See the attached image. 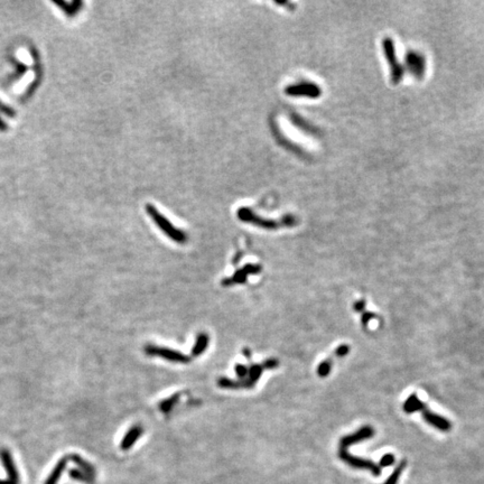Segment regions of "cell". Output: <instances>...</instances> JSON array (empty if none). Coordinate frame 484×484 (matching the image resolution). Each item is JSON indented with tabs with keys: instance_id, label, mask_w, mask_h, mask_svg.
I'll return each instance as SVG.
<instances>
[{
	"instance_id": "1f68e13d",
	"label": "cell",
	"mask_w": 484,
	"mask_h": 484,
	"mask_svg": "<svg viewBox=\"0 0 484 484\" xmlns=\"http://www.w3.org/2000/svg\"><path fill=\"white\" fill-rule=\"evenodd\" d=\"M0 484H12V483H10L8 480L5 481V480H2V478H0Z\"/></svg>"
},
{
	"instance_id": "3957f363",
	"label": "cell",
	"mask_w": 484,
	"mask_h": 484,
	"mask_svg": "<svg viewBox=\"0 0 484 484\" xmlns=\"http://www.w3.org/2000/svg\"><path fill=\"white\" fill-rule=\"evenodd\" d=\"M382 49H384L385 58L389 63L390 76H391L392 83L398 84L402 80V78H404L405 69L404 66L400 64L398 56H397L394 40H392L390 37H385L384 39H382Z\"/></svg>"
},
{
	"instance_id": "30bf717a",
	"label": "cell",
	"mask_w": 484,
	"mask_h": 484,
	"mask_svg": "<svg viewBox=\"0 0 484 484\" xmlns=\"http://www.w3.org/2000/svg\"><path fill=\"white\" fill-rule=\"evenodd\" d=\"M421 414H422V417H424V419H425L427 424H429L433 427H435V428H437L438 431L448 432L452 428V424H451L450 420L446 419L445 417L435 414L434 411L425 408L424 410L421 411Z\"/></svg>"
},
{
	"instance_id": "83f0119b",
	"label": "cell",
	"mask_w": 484,
	"mask_h": 484,
	"mask_svg": "<svg viewBox=\"0 0 484 484\" xmlns=\"http://www.w3.org/2000/svg\"><path fill=\"white\" fill-rule=\"evenodd\" d=\"M278 364H279L278 360H276V359H268V360H266V361H264V362H263L262 368H264V369H275V368H277Z\"/></svg>"
},
{
	"instance_id": "5b68a950",
	"label": "cell",
	"mask_w": 484,
	"mask_h": 484,
	"mask_svg": "<svg viewBox=\"0 0 484 484\" xmlns=\"http://www.w3.org/2000/svg\"><path fill=\"white\" fill-rule=\"evenodd\" d=\"M285 93L289 96H295V98L305 96V98L316 99L322 94V90L315 83L300 82L287 86L286 90H285Z\"/></svg>"
},
{
	"instance_id": "f1b7e54d",
	"label": "cell",
	"mask_w": 484,
	"mask_h": 484,
	"mask_svg": "<svg viewBox=\"0 0 484 484\" xmlns=\"http://www.w3.org/2000/svg\"><path fill=\"white\" fill-rule=\"evenodd\" d=\"M0 111L4 112L5 115L12 117V118H14L15 115H16V114H15V111L12 108H10V106H7L5 103H3L2 101H0Z\"/></svg>"
},
{
	"instance_id": "8992f818",
	"label": "cell",
	"mask_w": 484,
	"mask_h": 484,
	"mask_svg": "<svg viewBox=\"0 0 484 484\" xmlns=\"http://www.w3.org/2000/svg\"><path fill=\"white\" fill-rule=\"evenodd\" d=\"M145 353L150 356H160V358L165 359L167 361H172V362H178V363L190 362V358L186 356L185 354L178 352V351H175V350L160 348V346H156V345H146Z\"/></svg>"
},
{
	"instance_id": "8fae6325",
	"label": "cell",
	"mask_w": 484,
	"mask_h": 484,
	"mask_svg": "<svg viewBox=\"0 0 484 484\" xmlns=\"http://www.w3.org/2000/svg\"><path fill=\"white\" fill-rule=\"evenodd\" d=\"M407 65L411 73L417 78H421L425 71V60L418 53H409L407 55Z\"/></svg>"
},
{
	"instance_id": "e0dca14e",
	"label": "cell",
	"mask_w": 484,
	"mask_h": 484,
	"mask_svg": "<svg viewBox=\"0 0 484 484\" xmlns=\"http://www.w3.org/2000/svg\"><path fill=\"white\" fill-rule=\"evenodd\" d=\"M53 3L56 5V6L62 8L63 12L66 15H69V16H73V15L78 13L80 7L82 6V2H80V0H75V2H72V3H66L64 2V0H55V2Z\"/></svg>"
},
{
	"instance_id": "7c38bea8",
	"label": "cell",
	"mask_w": 484,
	"mask_h": 484,
	"mask_svg": "<svg viewBox=\"0 0 484 484\" xmlns=\"http://www.w3.org/2000/svg\"><path fill=\"white\" fill-rule=\"evenodd\" d=\"M142 428L139 425H135L132 426L131 428L126 433V435L122 438V441L120 443V447L122 451H128L130 448L134 446L137 441L139 440V437L142 435Z\"/></svg>"
},
{
	"instance_id": "2e32d148",
	"label": "cell",
	"mask_w": 484,
	"mask_h": 484,
	"mask_svg": "<svg viewBox=\"0 0 484 484\" xmlns=\"http://www.w3.org/2000/svg\"><path fill=\"white\" fill-rule=\"evenodd\" d=\"M69 457V460H71L72 462H74L76 465L80 466L81 467V471H83L85 473H88L89 475L91 476H95V468L92 464H90L89 462H86L84 458L81 457L80 455L78 454H70L68 455Z\"/></svg>"
},
{
	"instance_id": "ac0fdd59",
	"label": "cell",
	"mask_w": 484,
	"mask_h": 484,
	"mask_svg": "<svg viewBox=\"0 0 484 484\" xmlns=\"http://www.w3.org/2000/svg\"><path fill=\"white\" fill-rule=\"evenodd\" d=\"M208 346V335L205 333H200L196 336L195 344L192 349V355L198 356L201 355Z\"/></svg>"
},
{
	"instance_id": "44dd1931",
	"label": "cell",
	"mask_w": 484,
	"mask_h": 484,
	"mask_svg": "<svg viewBox=\"0 0 484 484\" xmlns=\"http://www.w3.org/2000/svg\"><path fill=\"white\" fill-rule=\"evenodd\" d=\"M178 399H180V396L174 395V396L170 397V398L163 400L159 404V409L163 412H164V414H168V412H170L173 408H174L175 405L177 404Z\"/></svg>"
},
{
	"instance_id": "f546056e",
	"label": "cell",
	"mask_w": 484,
	"mask_h": 484,
	"mask_svg": "<svg viewBox=\"0 0 484 484\" xmlns=\"http://www.w3.org/2000/svg\"><path fill=\"white\" fill-rule=\"evenodd\" d=\"M364 307H365V302H364L363 299L358 300V302H355V304H354L355 312H362V310L364 309Z\"/></svg>"
},
{
	"instance_id": "603a6c76",
	"label": "cell",
	"mask_w": 484,
	"mask_h": 484,
	"mask_svg": "<svg viewBox=\"0 0 484 484\" xmlns=\"http://www.w3.org/2000/svg\"><path fill=\"white\" fill-rule=\"evenodd\" d=\"M331 370H332V362H331V360H325L318 364L317 374L320 377V378H325V377H328L330 374Z\"/></svg>"
},
{
	"instance_id": "6da1fadb",
	"label": "cell",
	"mask_w": 484,
	"mask_h": 484,
	"mask_svg": "<svg viewBox=\"0 0 484 484\" xmlns=\"http://www.w3.org/2000/svg\"><path fill=\"white\" fill-rule=\"evenodd\" d=\"M237 214H238V219L240 221L253 224V226L262 228V229H268V230H275V229H278L282 227H293L297 222L296 218L293 216H285L280 219L279 221L264 219L256 214V213L249 207H240L238 210Z\"/></svg>"
},
{
	"instance_id": "cb8c5ba5",
	"label": "cell",
	"mask_w": 484,
	"mask_h": 484,
	"mask_svg": "<svg viewBox=\"0 0 484 484\" xmlns=\"http://www.w3.org/2000/svg\"><path fill=\"white\" fill-rule=\"evenodd\" d=\"M395 461H396V457L394 454H390V453L389 454H385L381 457V460L379 462V466L380 468L391 466L392 464H395Z\"/></svg>"
},
{
	"instance_id": "484cf974",
	"label": "cell",
	"mask_w": 484,
	"mask_h": 484,
	"mask_svg": "<svg viewBox=\"0 0 484 484\" xmlns=\"http://www.w3.org/2000/svg\"><path fill=\"white\" fill-rule=\"evenodd\" d=\"M349 352H350L349 346L345 345V344H342V345L338 346V349L335 350V355L339 356V358H342V356H345Z\"/></svg>"
},
{
	"instance_id": "d4e9b609",
	"label": "cell",
	"mask_w": 484,
	"mask_h": 484,
	"mask_svg": "<svg viewBox=\"0 0 484 484\" xmlns=\"http://www.w3.org/2000/svg\"><path fill=\"white\" fill-rule=\"evenodd\" d=\"M236 373L242 381L244 379H247V377L249 374V369L243 364H237L236 365Z\"/></svg>"
},
{
	"instance_id": "9c48e42d",
	"label": "cell",
	"mask_w": 484,
	"mask_h": 484,
	"mask_svg": "<svg viewBox=\"0 0 484 484\" xmlns=\"http://www.w3.org/2000/svg\"><path fill=\"white\" fill-rule=\"evenodd\" d=\"M0 460H2L5 470H6L7 472L8 481L12 484H19L20 483L19 472L13 460L12 453H10L8 450H6V448L0 450Z\"/></svg>"
},
{
	"instance_id": "4fadbf2b",
	"label": "cell",
	"mask_w": 484,
	"mask_h": 484,
	"mask_svg": "<svg viewBox=\"0 0 484 484\" xmlns=\"http://www.w3.org/2000/svg\"><path fill=\"white\" fill-rule=\"evenodd\" d=\"M68 461H69L68 456H64L61 458V460L56 463V465L54 466L52 472L49 473V475L44 484H58L61 475L63 474V472L66 468V465H68Z\"/></svg>"
},
{
	"instance_id": "ba28073f",
	"label": "cell",
	"mask_w": 484,
	"mask_h": 484,
	"mask_svg": "<svg viewBox=\"0 0 484 484\" xmlns=\"http://www.w3.org/2000/svg\"><path fill=\"white\" fill-rule=\"evenodd\" d=\"M374 435V431L371 426H363L362 428H360L359 431H356L355 433L348 436H344L343 438H341L340 441V448H346L356 444V443H360L365 440H369Z\"/></svg>"
},
{
	"instance_id": "4316f807",
	"label": "cell",
	"mask_w": 484,
	"mask_h": 484,
	"mask_svg": "<svg viewBox=\"0 0 484 484\" xmlns=\"http://www.w3.org/2000/svg\"><path fill=\"white\" fill-rule=\"evenodd\" d=\"M375 314L374 313H371V312H365L364 314H362V318H361V320H362V324L364 328H366V326H368L369 322L372 318H375Z\"/></svg>"
},
{
	"instance_id": "7402d4cb",
	"label": "cell",
	"mask_w": 484,
	"mask_h": 484,
	"mask_svg": "<svg viewBox=\"0 0 484 484\" xmlns=\"http://www.w3.org/2000/svg\"><path fill=\"white\" fill-rule=\"evenodd\" d=\"M218 385L219 387L224 389H239L241 388V384L240 381H236V380H231L229 378H220L218 380Z\"/></svg>"
},
{
	"instance_id": "5bb4252c",
	"label": "cell",
	"mask_w": 484,
	"mask_h": 484,
	"mask_svg": "<svg viewBox=\"0 0 484 484\" xmlns=\"http://www.w3.org/2000/svg\"><path fill=\"white\" fill-rule=\"evenodd\" d=\"M425 408L426 405L417 397L416 394L410 395L405 401L404 406H402V409H404L407 414H414V412L417 411H422Z\"/></svg>"
},
{
	"instance_id": "7a4b0ae2",
	"label": "cell",
	"mask_w": 484,
	"mask_h": 484,
	"mask_svg": "<svg viewBox=\"0 0 484 484\" xmlns=\"http://www.w3.org/2000/svg\"><path fill=\"white\" fill-rule=\"evenodd\" d=\"M146 211L147 213H148V216L150 217L151 220L156 223V226L158 227L168 238L172 239L173 241H175L177 243L186 242L187 237L185 232L173 226V223L163 216L162 213H159L158 210L155 207V205L149 204L148 203V204L146 205Z\"/></svg>"
},
{
	"instance_id": "4dcf8cb0",
	"label": "cell",
	"mask_w": 484,
	"mask_h": 484,
	"mask_svg": "<svg viewBox=\"0 0 484 484\" xmlns=\"http://www.w3.org/2000/svg\"><path fill=\"white\" fill-rule=\"evenodd\" d=\"M8 129V126L2 118H0V131H6Z\"/></svg>"
},
{
	"instance_id": "ffe728a7",
	"label": "cell",
	"mask_w": 484,
	"mask_h": 484,
	"mask_svg": "<svg viewBox=\"0 0 484 484\" xmlns=\"http://www.w3.org/2000/svg\"><path fill=\"white\" fill-rule=\"evenodd\" d=\"M406 465H407V462L405 460L401 461L398 464V466H396L394 472L391 473V475L389 476L388 480H387L384 484H398L401 473L404 472V470L406 468Z\"/></svg>"
},
{
	"instance_id": "9a60e30c",
	"label": "cell",
	"mask_w": 484,
	"mask_h": 484,
	"mask_svg": "<svg viewBox=\"0 0 484 484\" xmlns=\"http://www.w3.org/2000/svg\"><path fill=\"white\" fill-rule=\"evenodd\" d=\"M262 369H263L262 365H259V364L252 365L251 369L249 370V374L247 377V379L240 381L241 388H252V387L256 385V382L260 379Z\"/></svg>"
},
{
	"instance_id": "52a82bcc",
	"label": "cell",
	"mask_w": 484,
	"mask_h": 484,
	"mask_svg": "<svg viewBox=\"0 0 484 484\" xmlns=\"http://www.w3.org/2000/svg\"><path fill=\"white\" fill-rule=\"evenodd\" d=\"M260 272H261V266H259V264L248 263L241 269L237 270L233 276L229 278H224L221 282V284L222 286H226V287H229L231 286V285H236V284H244L247 282V277L249 276V275H257Z\"/></svg>"
},
{
	"instance_id": "277c9868",
	"label": "cell",
	"mask_w": 484,
	"mask_h": 484,
	"mask_svg": "<svg viewBox=\"0 0 484 484\" xmlns=\"http://www.w3.org/2000/svg\"><path fill=\"white\" fill-rule=\"evenodd\" d=\"M339 457L346 464L352 466L354 468H360V470H368L374 476H379L381 474V468L379 465L374 464L372 461L366 460V458L356 457L352 454H350L346 448H340Z\"/></svg>"
},
{
	"instance_id": "d6a6232c",
	"label": "cell",
	"mask_w": 484,
	"mask_h": 484,
	"mask_svg": "<svg viewBox=\"0 0 484 484\" xmlns=\"http://www.w3.org/2000/svg\"><path fill=\"white\" fill-rule=\"evenodd\" d=\"M243 353H244V354H246L247 356H250V352H249V351H248V349H246V350H244V351H243Z\"/></svg>"
},
{
	"instance_id": "d6986e66",
	"label": "cell",
	"mask_w": 484,
	"mask_h": 484,
	"mask_svg": "<svg viewBox=\"0 0 484 484\" xmlns=\"http://www.w3.org/2000/svg\"><path fill=\"white\" fill-rule=\"evenodd\" d=\"M69 475L71 478H73V480L83 482L85 484H94L93 476L89 475L88 473H85L83 471L78 470V468H72V470H70Z\"/></svg>"
}]
</instances>
